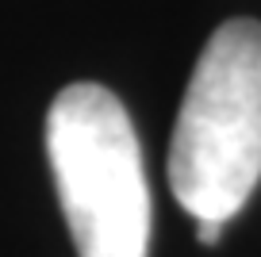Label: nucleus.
<instances>
[{"instance_id": "7ed1b4c3", "label": "nucleus", "mask_w": 261, "mask_h": 257, "mask_svg": "<svg viewBox=\"0 0 261 257\" xmlns=\"http://www.w3.org/2000/svg\"><path fill=\"white\" fill-rule=\"evenodd\" d=\"M223 226L227 223H219V219H196V238L204 242V246H215L219 234H223Z\"/></svg>"}, {"instance_id": "f03ea898", "label": "nucleus", "mask_w": 261, "mask_h": 257, "mask_svg": "<svg viewBox=\"0 0 261 257\" xmlns=\"http://www.w3.org/2000/svg\"><path fill=\"white\" fill-rule=\"evenodd\" d=\"M46 153L81 257H146L150 188L127 108L104 85H69L46 115Z\"/></svg>"}, {"instance_id": "f257e3e1", "label": "nucleus", "mask_w": 261, "mask_h": 257, "mask_svg": "<svg viewBox=\"0 0 261 257\" xmlns=\"http://www.w3.org/2000/svg\"><path fill=\"white\" fill-rule=\"evenodd\" d=\"M261 181V23L227 19L185 89L169 185L192 219H230Z\"/></svg>"}]
</instances>
